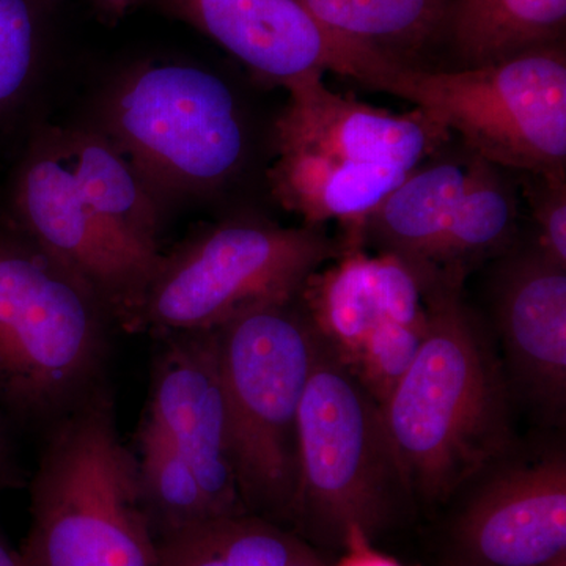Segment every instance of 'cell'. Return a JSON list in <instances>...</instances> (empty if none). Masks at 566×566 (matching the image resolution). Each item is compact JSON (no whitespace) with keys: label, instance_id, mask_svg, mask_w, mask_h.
<instances>
[{"label":"cell","instance_id":"cell-12","mask_svg":"<svg viewBox=\"0 0 566 566\" xmlns=\"http://www.w3.org/2000/svg\"><path fill=\"white\" fill-rule=\"evenodd\" d=\"M244 63L253 74L286 85L333 71L349 77L364 51L331 31L301 0H156Z\"/></svg>","mask_w":566,"mask_h":566},{"label":"cell","instance_id":"cell-19","mask_svg":"<svg viewBox=\"0 0 566 566\" xmlns=\"http://www.w3.org/2000/svg\"><path fill=\"white\" fill-rule=\"evenodd\" d=\"M521 200L517 174L474 153L431 266L469 275L479 264L512 251L520 241Z\"/></svg>","mask_w":566,"mask_h":566},{"label":"cell","instance_id":"cell-22","mask_svg":"<svg viewBox=\"0 0 566 566\" xmlns=\"http://www.w3.org/2000/svg\"><path fill=\"white\" fill-rule=\"evenodd\" d=\"M331 31L408 65L423 66L450 0H301Z\"/></svg>","mask_w":566,"mask_h":566},{"label":"cell","instance_id":"cell-26","mask_svg":"<svg viewBox=\"0 0 566 566\" xmlns=\"http://www.w3.org/2000/svg\"><path fill=\"white\" fill-rule=\"evenodd\" d=\"M20 480L11 461L9 441H7L6 431L0 424V490L7 486H14Z\"/></svg>","mask_w":566,"mask_h":566},{"label":"cell","instance_id":"cell-29","mask_svg":"<svg viewBox=\"0 0 566 566\" xmlns=\"http://www.w3.org/2000/svg\"><path fill=\"white\" fill-rule=\"evenodd\" d=\"M546 566H566V554L565 556L558 557L556 560L551 562V564Z\"/></svg>","mask_w":566,"mask_h":566},{"label":"cell","instance_id":"cell-21","mask_svg":"<svg viewBox=\"0 0 566 566\" xmlns=\"http://www.w3.org/2000/svg\"><path fill=\"white\" fill-rule=\"evenodd\" d=\"M158 566H326L296 532L262 516L214 517L158 539Z\"/></svg>","mask_w":566,"mask_h":566},{"label":"cell","instance_id":"cell-14","mask_svg":"<svg viewBox=\"0 0 566 566\" xmlns=\"http://www.w3.org/2000/svg\"><path fill=\"white\" fill-rule=\"evenodd\" d=\"M491 294L510 374L558 422L566 405V266L536 241H517L497 259Z\"/></svg>","mask_w":566,"mask_h":566},{"label":"cell","instance_id":"cell-4","mask_svg":"<svg viewBox=\"0 0 566 566\" xmlns=\"http://www.w3.org/2000/svg\"><path fill=\"white\" fill-rule=\"evenodd\" d=\"M297 441L289 523L305 542L342 549L356 534L374 542L415 502L382 406L323 340L301 401Z\"/></svg>","mask_w":566,"mask_h":566},{"label":"cell","instance_id":"cell-9","mask_svg":"<svg viewBox=\"0 0 566 566\" xmlns=\"http://www.w3.org/2000/svg\"><path fill=\"white\" fill-rule=\"evenodd\" d=\"M112 129L142 177L175 191H221L249 158L237 96L199 66L153 65L134 74L112 107Z\"/></svg>","mask_w":566,"mask_h":566},{"label":"cell","instance_id":"cell-30","mask_svg":"<svg viewBox=\"0 0 566 566\" xmlns=\"http://www.w3.org/2000/svg\"><path fill=\"white\" fill-rule=\"evenodd\" d=\"M447 566H461V565H458V564H455V562L450 560L449 564H447Z\"/></svg>","mask_w":566,"mask_h":566},{"label":"cell","instance_id":"cell-27","mask_svg":"<svg viewBox=\"0 0 566 566\" xmlns=\"http://www.w3.org/2000/svg\"><path fill=\"white\" fill-rule=\"evenodd\" d=\"M0 566H22L20 554L11 549L2 534H0Z\"/></svg>","mask_w":566,"mask_h":566},{"label":"cell","instance_id":"cell-2","mask_svg":"<svg viewBox=\"0 0 566 566\" xmlns=\"http://www.w3.org/2000/svg\"><path fill=\"white\" fill-rule=\"evenodd\" d=\"M18 554L22 566H158V539L107 385L48 428Z\"/></svg>","mask_w":566,"mask_h":566},{"label":"cell","instance_id":"cell-28","mask_svg":"<svg viewBox=\"0 0 566 566\" xmlns=\"http://www.w3.org/2000/svg\"><path fill=\"white\" fill-rule=\"evenodd\" d=\"M98 2L106 13H109L111 17L118 18L122 17L136 0H98Z\"/></svg>","mask_w":566,"mask_h":566},{"label":"cell","instance_id":"cell-25","mask_svg":"<svg viewBox=\"0 0 566 566\" xmlns=\"http://www.w3.org/2000/svg\"><path fill=\"white\" fill-rule=\"evenodd\" d=\"M344 551V557L335 566H401L375 551L370 539L360 534L353 535Z\"/></svg>","mask_w":566,"mask_h":566},{"label":"cell","instance_id":"cell-13","mask_svg":"<svg viewBox=\"0 0 566 566\" xmlns=\"http://www.w3.org/2000/svg\"><path fill=\"white\" fill-rule=\"evenodd\" d=\"M289 103L274 126L277 151L296 150L340 161L415 170L455 136L419 107L408 114L335 93L323 76L286 85Z\"/></svg>","mask_w":566,"mask_h":566},{"label":"cell","instance_id":"cell-7","mask_svg":"<svg viewBox=\"0 0 566 566\" xmlns=\"http://www.w3.org/2000/svg\"><path fill=\"white\" fill-rule=\"evenodd\" d=\"M102 301L36 244L0 241V411L50 428L99 389L109 357Z\"/></svg>","mask_w":566,"mask_h":566},{"label":"cell","instance_id":"cell-23","mask_svg":"<svg viewBox=\"0 0 566 566\" xmlns=\"http://www.w3.org/2000/svg\"><path fill=\"white\" fill-rule=\"evenodd\" d=\"M35 54L31 0H0V111L24 88Z\"/></svg>","mask_w":566,"mask_h":566},{"label":"cell","instance_id":"cell-20","mask_svg":"<svg viewBox=\"0 0 566 566\" xmlns=\"http://www.w3.org/2000/svg\"><path fill=\"white\" fill-rule=\"evenodd\" d=\"M65 163L82 199L112 232L140 251L163 255L155 199L139 170L114 144L95 134H77Z\"/></svg>","mask_w":566,"mask_h":566},{"label":"cell","instance_id":"cell-17","mask_svg":"<svg viewBox=\"0 0 566 566\" xmlns=\"http://www.w3.org/2000/svg\"><path fill=\"white\" fill-rule=\"evenodd\" d=\"M474 151L458 139L416 167L368 216L364 249L431 266L447 219L463 191ZM434 270V268H433Z\"/></svg>","mask_w":566,"mask_h":566},{"label":"cell","instance_id":"cell-5","mask_svg":"<svg viewBox=\"0 0 566 566\" xmlns=\"http://www.w3.org/2000/svg\"><path fill=\"white\" fill-rule=\"evenodd\" d=\"M214 337L241 501L282 526L296 495L297 419L322 338L300 293L241 312Z\"/></svg>","mask_w":566,"mask_h":566},{"label":"cell","instance_id":"cell-15","mask_svg":"<svg viewBox=\"0 0 566 566\" xmlns=\"http://www.w3.org/2000/svg\"><path fill=\"white\" fill-rule=\"evenodd\" d=\"M438 273L353 245L304 282L300 300L324 344L346 364L387 324H427L428 286Z\"/></svg>","mask_w":566,"mask_h":566},{"label":"cell","instance_id":"cell-10","mask_svg":"<svg viewBox=\"0 0 566 566\" xmlns=\"http://www.w3.org/2000/svg\"><path fill=\"white\" fill-rule=\"evenodd\" d=\"M18 208L33 244L85 283L126 333L164 255L140 251L112 232L82 199L61 156L46 153L29 163Z\"/></svg>","mask_w":566,"mask_h":566},{"label":"cell","instance_id":"cell-18","mask_svg":"<svg viewBox=\"0 0 566 566\" xmlns=\"http://www.w3.org/2000/svg\"><path fill=\"white\" fill-rule=\"evenodd\" d=\"M566 0H450L433 48V70L510 61L565 43Z\"/></svg>","mask_w":566,"mask_h":566},{"label":"cell","instance_id":"cell-3","mask_svg":"<svg viewBox=\"0 0 566 566\" xmlns=\"http://www.w3.org/2000/svg\"><path fill=\"white\" fill-rule=\"evenodd\" d=\"M150 387L133 441L156 539L245 512L234 474L214 331L156 337Z\"/></svg>","mask_w":566,"mask_h":566},{"label":"cell","instance_id":"cell-11","mask_svg":"<svg viewBox=\"0 0 566 566\" xmlns=\"http://www.w3.org/2000/svg\"><path fill=\"white\" fill-rule=\"evenodd\" d=\"M461 566H546L566 554V458L504 468L479 486L453 527Z\"/></svg>","mask_w":566,"mask_h":566},{"label":"cell","instance_id":"cell-1","mask_svg":"<svg viewBox=\"0 0 566 566\" xmlns=\"http://www.w3.org/2000/svg\"><path fill=\"white\" fill-rule=\"evenodd\" d=\"M465 275L428 286V333L382 406L415 501L439 504L505 455L510 392L490 337L464 300Z\"/></svg>","mask_w":566,"mask_h":566},{"label":"cell","instance_id":"cell-24","mask_svg":"<svg viewBox=\"0 0 566 566\" xmlns=\"http://www.w3.org/2000/svg\"><path fill=\"white\" fill-rule=\"evenodd\" d=\"M521 199L536 227V243L566 266V174H517Z\"/></svg>","mask_w":566,"mask_h":566},{"label":"cell","instance_id":"cell-6","mask_svg":"<svg viewBox=\"0 0 566 566\" xmlns=\"http://www.w3.org/2000/svg\"><path fill=\"white\" fill-rule=\"evenodd\" d=\"M349 80L428 112L486 161L566 174L565 43L465 70L408 65L365 48Z\"/></svg>","mask_w":566,"mask_h":566},{"label":"cell","instance_id":"cell-16","mask_svg":"<svg viewBox=\"0 0 566 566\" xmlns=\"http://www.w3.org/2000/svg\"><path fill=\"white\" fill-rule=\"evenodd\" d=\"M412 170L340 161L316 153L279 151L268 170L275 202L303 218L304 226H340L345 248L363 245L368 216ZM364 248V245H363Z\"/></svg>","mask_w":566,"mask_h":566},{"label":"cell","instance_id":"cell-8","mask_svg":"<svg viewBox=\"0 0 566 566\" xmlns=\"http://www.w3.org/2000/svg\"><path fill=\"white\" fill-rule=\"evenodd\" d=\"M345 252L326 227L237 219L211 227L163 262L126 333H207L233 316L296 296Z\"/></svg>","mask_w":566,"mask_h":566}]
</instances>
